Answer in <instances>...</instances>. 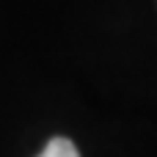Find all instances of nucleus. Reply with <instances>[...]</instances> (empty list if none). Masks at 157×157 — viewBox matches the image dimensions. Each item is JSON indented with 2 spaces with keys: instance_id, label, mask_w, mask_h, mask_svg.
Returning <instances> with one entry per match:
<instances>
[{
  "instance_id": "obj_1",
  "label": "nucleus",
  "mask_w": 157,
  "mask_h": 157,
  "mask_svg": "<svg viewBox=\"0 0 157 157\" xmlns=\"http://www.w3.org/2000/svg\"><path fill=\"white\" fill-rule=\"evenodd\" d=\"M39 157H80V152H77V146H75L69 138L55 135V138L47 141V146L41 149V155H39Z\"/></svg>"
}]
</instances>
